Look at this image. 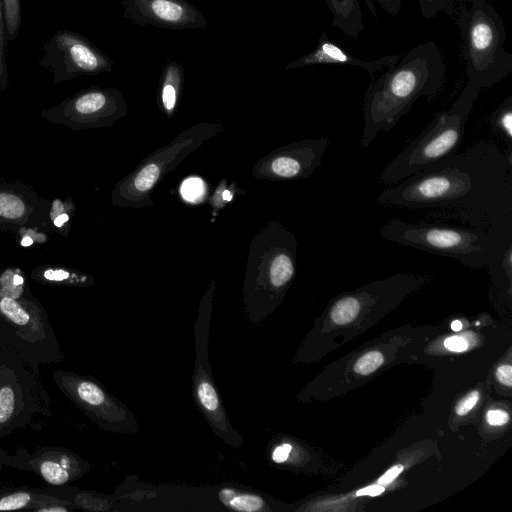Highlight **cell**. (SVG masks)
Listing matches in <instances>:
<instances>
[{"mask_svg":"<svg viewBox=\"0 0 512 512\" xmlns=\"http://www.w3.org/2000/svg\"><path fill=\"white\" fill-rule=\"evenodd\" d=\"M377 203L512 233V145L479 141L384 189Z\"/></svg>","mask_w":512,"mask_h":512,"instance_id":"obj_1","label":"cell"},{"mask_svg":"<svg viewBox=\"0 0 512 512\" xmlns=\"http://www.w3.org/2000/svg\"><path fill=\"white\" fill-rule=\"evenodd\" d=\"M445 80L446 64L436 42L420 43L400 56L366 90L362 146L367 149L380 131L390 132L419 98L435 99Z\"/></svg>","mask_w":512,"mask_h":512,"instance_id":"obj_2","label":"cell"},{"mask_svg":"<svg viewBox=\"0 0 512 512\" xmlns=\"http://www.w3.org/2000/svg\"><path fill=\"white\" fill-rule=\"evenodd\" d=\"M296 235L279 221L265 223L253 237L243 282L247 320L258 324L281 302L296 274Z\"/></svg>","mask_w":512,"mask_h":512,"instance_id":"obj_3","label":"cell"},{"mask_svg":"<svg viewBox=\"0 0 512 512\" xmlns=\"http://www.w3.org/2000/svg\"><path fill=\"white\" fill-rule=\"evenodd\" d=\"M379 233L389 242L449 257L472 268L487 267L512 243V233L451 223L410 222L399 218L385 223Z\"/></svg>","mask_w":512,"mask_h":512,"instance_id":"obj_4","label":"cell"},{"mask_svg":"<svg viewBox=\"0 0 512 512\" xmlns=\"http://www.w3.org/2000/svg\"><path fill=\"white\" fill-rule=\"evenodd\" d=\"M468 84L486 89L512 72L504 21L487 0H459L455 13Z\"/></svg>","mask_w":512,"mask_h":512,"instance_id":"obj_5","label":"cell"},{"mask_svg":"<svg viewBox=\"0 0 512 512\" xmlns=\"http://www.w3.org/2000/svg\"><path fill=\"white\" fill-rule=\"evenodd\" d=\"M480 90L467 83L456 101L439 112L427 127L381 171L383 184H397L458 151Z\"/></svg>","mask_w":512,"mask_h":512,"instance_id":"obj_6","label":"cell"},{"mask_svg":"<svg viewBox=\"0 0 512 512\" xmlns=\"http://www.w3.org/2000/svg\"><path fill=\"white\" fill-rule=\"evenodd\" d=\"M52 416L39 365L0 346V439L17 429L42 430Z\"/></svg>","mask_w":512,"mask_h":512,"instance_id":"obj_7","label":"cell"},{"mask_svg":"<svg viewBox=\"0 0 512 512\" xmlns=\"http://www.w3.org/2000/svg\"><path fill=\"white\" fill-rule=\"evenodd\" d=\"M225 126L216 123H197L180 132L172 141L146 156L115 185L111 193L114 206L144 208L153 206L152 194L191 153L206 141L222 133Z\"/></svg>","mask_w":512,"mask_h":512,"instance_id":"obj_8","label":"cell"},{"mask_svg":"<svg viewBox=\"0 0 512 512\" xmlns=\"http://www.w3.org/2000/svg\"><path fill=\"white\" fill-rule=\"evenodd\" d=\"M0 346L39 366L65 360L48 313L31 290L18 296L0 293Z\"/></svg>","mask_w":512,"mask_h":512,"instance_id":"obj_9","label":"cell"},{"mask_svg":"<svg viewBox=\"0 0 512 512\" xmlns=\"http://www.w3.org/2000/svg\"><path fill=\"white\" fill-rule=\"evenodd\" d=\"M215 291L216 283L212 279L201 298L197 319L194 323L195 364L192 376V396L196 407L205 417L212 432L227 445L240 448L244 439L229 420L208 359Z\"/></svg>","mask_w":512,"mask_h":512,"instance_id":"obj_10","label":"cell"},{"mask_svg":"<svg viewBox=\"0 0 512 512\" xmlns=\"http://www.w3.org/2000/svg\"><path fill=\"white\" fill-rule=\"evenodd\" d=\"M52 378L60 391L100 429L111 433L138 432L136 416L95 378L63 369L54 370Z\"/></svg>","mask_w":512,"mask_h":512,"instance_id":"obj_11","label":"cell"},{"mask_svg":"<svg viewBox=\"0 0 512 512\" xmlns=\"http://www.w3.org/2000/svg\"><path fill=\"white\" fill-rule=\"evenodd\" d=\"M124 94L111 87L90 86L44 109L41 116L74 131L114 125L127 115Z\"/></svg>","mask_w":512,"mask_h":512,"instance_id":"obj_12","label":"cell"},{"mask_svg":"<svg viewBox=\"0 0 512 512\" xmlns=\"http://www.w3.org/2000/svg\"><path fill=\"white\" fill-rule=\"evenodd\" d=\"M39 66L52 75V83L70 81L79 76L108 73L114 63L83 35L62 29L56 31L42 46Z\"/></svg>","mask_w":512,"mask_h":512,"instance_id":"obj_13","label":"cell"},{"mask_svg":"<svg viewBox=\"0 0 512 512\" xmlns=\"http://www.w3.org/2000/svg\"><path fill=\"white\" fill-rule=\"evenodd\" d=\"M329 144L328 138L321 137L277 147L255 162L252 176L268 181L307 179L321 165Z\"/></svg>","mask_w":512,"mask_h":512,"instance_id":"obj_14","label":"cell"},{"mask_svg":"<svg viewBox=\"0 0 512 512\" xmlns=\"http://www.w3.org/2000/svg\"><path fill=\"white\" fill-rule=\"evenodd\" d=\"M6 466L34 473L54 486L75 482L91 469L82 456L61 446H42L32 453L19 447L13 455H8Z\"/></svg>","mask_w":512,"mask_h":512,"instance_id":"obj_15","label":"cell"},{"mask_svg":"<svg viewBox=\"0 0 512 512\" xmlns=\"http://www.w3.org/2000/svg\"><path fill=\"white\" fill-rule=\"evenodd\" d=\"M50 202L21 182L0 178V231L16 233L22 228L38 227L51 232Z\"/></svg>","mask_w":512,"mask_h":512,"instance_id":"obj_16","label":"cell"},{"mask_svg":"<svg viewBox=\"0 0 512 512\" xmlns=\"http://www.w3.org/2000/svg\"><path fill=\"white\" fill-rule=\"evenodd\" d=\"M122 16L139 26L186 30L208 26L204 14L187 0H123Z\"/></svg>","mask_w":512,"mask_h":512,"instance_id":"obj_17","label":"cell"},{"mask_svg":"<svg viewBox=\"0 0 512 512\" xmlns=\"http://www.w3.org/2000/svg\"><path fill=\"white\" fill-rule=\"evenodd\" d=\"M399 58L400 56L397 54H390L376 60H362L335 44L327 33L323 32L311 52L289 62L285 68L294 69L313 65H347L365 69L373 79L380 69L394 65Z\"/></svg>","mask_w":512,"mask_h":512,"instance_id":"obj_18","label":"cell"},{"mask_svg":"<svg viewBox=\"0 0 512 512\" xmlns=\"http://www.w3.org/2000/svg\"><path fill=\"white\" fill-rule=\"evenodd\" d=\"M75 487L48 485L43 488L8 486L0 488V511L36 510L54 501H69ZM70 502V501H69Z\"/></svg>","mask_w":512,"mask_h":512,"instance_id":"obj_19","label":"cell"},{"mask_svg":"<svg viewBox=\"0 0 512 512\" xmlns=\"http://www.w3.org/2000/svg\"><path fill=\"white\" fill-rule=\"evenodd\" d=\"M30 277L39 284L60 287H89L96 282L92 275L60 264L36 266Z\"/></svg>","mask_w":512,"mask_h":512,"instance_id":"obj_20","label":"cell"},{"mask_svg":"<svg viewBox=\"0 0 512 512\" xmlns=\"http://www.w3.org/2000/svg\"><path fill=\"white\" fill-rule=\"evenodd\" d=\"M184 84V69L177 61H167L163 66L160 82L158 105L161 111L171 118L181 99Z\"/></svg>","mask_w":512,"mask_h":512,"instance_id":"obj_21","label":"cell"},{"mask_svg":"<svg viewBox=\"0 0 512 512\" xmlns=\"http://www.w3.org/2000/svg\"><path fill=\"white\" fill-rule=\"evenodd\" d=\"M219 502L226 508L240 512H264L272 510L264 494L237 486H222L217 492Z\"/></svg>","mask_w":512,"mask_h":512,"instance_id":"obj_22","label":"cell"},{"mask_svg":"<svg viewBox=\"0 0 512 512\" xmlns=\"http://www.w3.org/2000/svg\"><path fill=\"white\" fill-rule=\"evenodd\" d=\"M332 14V25L351 38L364 30L359 0H324Z\"/></svg>","mask_w":512,"mask_h":512,"instance_id":"obj_23","label":"cell"},{"mask_svg":"<svg viewBox=\"0 0 512 512\" xmlns=\"http://www.w3.org/2000/svg\"><path fill=\"white\" fill-rule=\"evenodd\" d=\"M76 206L72 197L65 199L55 198L49 206V224L51 231L67 237L72 228V220L75 215Z\"/></svg>","mask_w":512,"mask_h":512,"instance_id":"obj_24","label":"cell"},{"mask_svg":"<svg viewBox=\"0 0 512 512\" xmlns=\"http://www.w3.org/2000/svg\"><path fill=\"white\" fill-rule=\"evenodd\" d=\"M77 510L105 512L116 508V497L77 488L70 497Z\"/></svg>","mask_w":512,"mask_h":512,"instance_id":"obj_25","label":"cell"},{"mask_svg":"<svg viewBox=\"0 0 512 512\" xmlns=\"http://www.w3.org/2000/svg\"><path fill=\"white\" fill-rule=\"evenodd\" d=\"M490 127L501 140L512 145V95L505 98L488 117Z\"/></svg>","mask_w":512,"mask_h":512,"instance_id":"obj_26","label":"cell"},{"mask_svg":"<svg viewBox=\"0 0 512 512\" xmlns=\"http://www.w3.org/2000/svg\"><path fill=\"white\" fill-rule=\"evenodd\" d=\"M360 313V303L355 294L337 299L331 307V320L337 325L353 322Z\"/></svg>","mask_w":512,"mask_h":512,"instance_id":"obj_27","label":"cell"},{"mask_svg":"<svg viewBox=\"0 0 512 512\" xmlns=\"http://www.w3.org/2000/svg\"><path fill=\"white\" fill-rule=\"evenodd\" d=\"M6 39L13 42L17 39L21 27V0H2Z\"/></svg>","mask_w":512,"mask_h":512,"instance_id":"obj_28","label":"cell"},{"mask_svg":"<svg viewBox=\"0 0 512 512\" xmlns=\"http://www.w3.org/2000/svg\"><path fill=\"white\" fill-rule=\"evenodd\" d=\"M237 182L232 181L228 183L226 179L221 180L212 195L209 198V205L211 207V222L215 221L216 216L234 197L236 190H238Z\"/></svg>","mask_w":512,"mask_h":512,"instance_id":"obj_29","label":"cell"},{"mask_svg":"<svg viewBox=\"0 0 512 512\" xmlns=\"http://www.w3.org/2000/svg\"><path fill=\"white\" fill-rule=\"evenodd\" d=\"M424 18H434L440 12L455 16L459 0H417Z\"/></svg>","mask_w":512,"mask_h":512,"instance_id":"obj_30","label":"cell"},{"mask_svg":"<svg viewBox=\"0 0 512 512\" xmlns=\"http://www.w3.org/2000/svg\"><path fill=\"white\" fill-rule=\"evenodd\" d=\"M6 39L4 12L2 0H0V89L5 91L9 86V69L7 64Z\"/></svg>","mask_w":512,"mask_h":512,"instance_id":"obj_31","label":"cell"},{"mask_svg":"<svg viewBox=\"0 0 512 512\" xmlns=\"http://www.w3.org/2000/svg\"><path fill=\"white\" fill-rule=\"evenodd\" d=\"M384 361L382 353L370 351L361 356L354 365L356 373L366 376L376 371Z\"/></svg>","mask_w":512,"mask_h":512,"instance_id":"obj_32","label":"cell"},{"mask_svg":"<svg viewBox=\"0 0 512 512\" xmlns=\"http://www.w3.org/2000/svg\"><path fill=\"white\" fill-rule=\"evenodd\" d=\"M181 195L189 202H198L205 196V184L199 178H189L181 186Z\"/></svg>","mask_w":512,"mask_h":512,"instance_id":"obj_33","label":"cell"},{"mask_svg":"<svg viewBox=\"0 0 512 512\" xmlns=\"http://www.w3.org/2000/svg\"><path fill=\"white\" fill-rule=\"evenodd\" d=\"M48 231L38 227L22 228L16 232L22 246H31L33 244H42L49 239Z\"/></svg>","mask_w":512,"mask_h":512,"instance_id":"obj_34","label":"cell"},{"mask_svg":"<svg viewBox=\"0 0 512 512\" xmlns=\"http://www.w3.org/2000/svg\"><path fill=\"white\" fill-rule=\"evenodd\" d=\"M478 399L479 393L477 391L471 392L458 403L456 406V413L460 416L467 414L475 406Z\"/></svg>","mask_w":512,"mask_h":512,"instance_id":"obj_35","label":"cell"},{"mask_svg":"<svg viewBox=\"0 0 512 512\" xmlns=\"http://www.w3.org/2000/svg\"><path fill=\"white\" fill-rule=\"evenodd\" d=\"M487 422L493 426H501L508 422L509 415L503 410H490L486 415Z\"/></svg>","mask_w":512,"mask_h":512,"instance_id":"obj_36","label":"cell"},{"mask_svg":"<svg viewBox=\"0 0 512 512\" xmlns=\"http://www.w3.org/2000/svg\"><path fill=\"white\" fill-rule=\"evenodd\" d=\"M374 2H377L391 16H397L402 6V0H374Z\"/></svg>","mask_w":512,"mask_h":512,"instance_id":"obj_37","label":"cell"},{"mask_svg":"<svg viewBox=\"0 0 512 512\" xmlns=\"http://www.w3.org/2000/svg\"><path fill=\"white\" fill-rule=\"evenodd\" d=\"M444 345L447 349L455 352H461L467 348L466 340L459 336L447 338L444 342Z\"/></svg>","mask_w":512,"mask_h":512,"instance_id":"obj_38","label":"cell"},{"mask_svg":"<svg viewBox=\"0 0 512 512\" xmlns=\"http://www.w3.org/2000/svg\"><path fill=\"white\" fill-rule=\"evenodd\" d=\"M497 379L506 386L512 385V367L510 365H502L497 369Z\"/></svg>","mask_w":512,"mask_h":512,"instance_id":"obj_39","label":"cell"},{"mask_svg":"<svg viewBox=\"0 0 512 512\" xmlns=\"http://www.w3.org/2000/svg\"><path fill=\"white\" fill-rule=\"evenodd\" d=\"M403 467L401 465H396L390 468L383 476H381L378 480L381 484H389L391 483L402 471Z\"/></svg>","mask_w":512,"mask_h":512,"instance_id":"obj_40","label":"cell"},{"mask_svg":"<svg viewBox=\"0 0 512 512\" xmlns=\"http://www.w3.org/2000/svg\"><path fill=\"white\" fill-rule=\"evenodd\" d=\"M384 490H385V488L383 486L371 485L369 487H365V488L357 491L356 495L357 496H362V495L377 496V495L381 494Z\"/></svg>","mask_w":512,"mask_h":512,"instance_id":"obj_41","label":"cell"},{"mask_svg":"<svg viewBox=\"0 0 512 512\" xmlns=\"http://www.w3.org/2000/svg\"><path fill=\"white\" fill-rule=\"evenodd\" d=\"M364 2L367 5V7L369 8L373 17L377 19L378 13H377V10H376L375 4H374V0H364Z\"/></svg>","mask_w":512,"mask_h":512,"instance_id":"obj_42","label":"cell"},{"mask_svg":"<svg viewBox=\"0 0 512 512\" xmlns=\"http://www.w3.org/2000/svg\"><path fill=\"white\" fill-rule=\"evenodd\" d=\"M8 455L9 454L0 447V469L6 466Z\"/></svg>","mask_w":512,"mask_h":512,"instance_id":"obj_43","label":"cell"},{"mask_svg":"<svg viewBox=\"0 0 512 512\" xmlns=\"http://www.w3.org/2000/svg\"><path fill=\"white\" fill-rule=\"evenodd\" d=\"M451 328L453 331H459L462 328V323L459 320H454L451 323Z\"/></svg>","mask_w":512,"mask_h":512,"instance_id":"obj_44","label":"cell"},{"mask_svg":"<svg viewBox=\"0 0 512 512\" xmlns=\"http://www.w3.org/2000/svg\"><path fill=\"white\" fill-rule=\"evenodd\" d=\"M220 1H227V0H220Z\"/></svg>","mask_w":512,"mask_h":512,"instance_id":"obj_45","label":"cell"}]
</instances>
